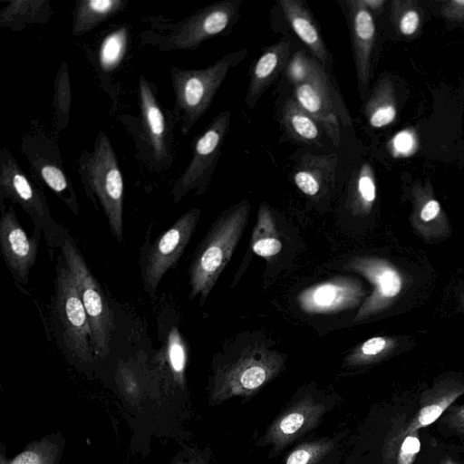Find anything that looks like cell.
<instances>
[{
    "label": "cell",
    "mask_w": 464,
    "mask_h": 464,
    "mask_svg": "<svg viewBox=\"0 0 464 464\" xmlns=\"http://www.w3.org/2000/svg\"><path fill=\"white\" fill-rule=\"evenodd\" d=\"M138 99L137 116L122 114L117 119L130 134L139 160L150 170L162 172L174 162L177 121L173 111L161 104L157 85L143 74L138 81Z\"/></svg>",
    "instance_id": "cell-1"
},
{
    "label": "cell",
    "mask_w": 464,
    "mask_h": 464,
    "mask_svg": "<svg viewBox=\"0 0 464 464\" xmlns=\"http://www.w3.org/2000/svg\"><path fill=\"white\" fill-rule=\"evenodd\" d=\"M250 204L241 200L212 224L195 251L188 268L189 299L202 305L230 260L247 224Z\"/></svg>",
    "instance_id": "cell-2"
},
{
    "label": "cell",
    "mask_w": 464,
    "mask_h": 464,
    "mask_svg": "<svg viewBox=\"0 0 464 464\" xmlns=\"http://www.w3.org/2000/svg\"><path fill=\"white\" fill-rule=\"evenodd\" d=\"M86 196L98 209L100 203L118 243L123 241L124 182L113 146L99 130L92 150H83L77 169Z\"/></svg>",
    "instance_id": "cell-3"
},
{
    "label": "cell",
    "mask_w": 464,
    "mask_h": 464,
    "mask_svg": "<svg viewBox=\"0 0 464 464\" xmlns=\"http://www.w3.org/2000/svg\"><path fill=\"white\" fill-rule=\"evenodd\" d=\"M246 48L229 53L203 69H182L170 66L169 75L174 92L172 109L183 136L206 113L216 92L229 71L247 56Z\"/></svg>",
    "instance_id": "cell-4"
},
{
    "label": "cell",
    "mask_w": 464,
    "mask_h": 464,
    "mask_svg": "<svg viewBox=\"0 0 464 464\" xmlns=\"http://www.w3.org/2000/svg\"><path fill=\"white\" fill-rule=\"evenodd\" d=\"M243 0L218 1L174 24H160V32L140 34L143 44L160 52L196 51L205 41L230 28L237 20Z\"/></svg>",
    "instance_id": "cell-5"
},
{
    "label": "cell",
    "mask_w": 464,
    "mask_h": 464,
    "mask_svg": "<svg viewBox=\"0 0 464 464\" xmlns=\"http://www.w3.org/2000/svg\"><path fill=\"white\" fill-rule=\"evenodd\" d=\"M285 362L284 354L276 350L245 348L215 371L212 400L221 403L234 397L251 399L284 370Z\"/></svg>",
    "instance_id": "cell-6"
},
{
    "label": "cell",
    "mask_w": 464,
    "mask_h": 464,
    "mask_svg": "<svg viewBox=\"0 0 464 464\" xmlns=\"http://www.w3.org/2000/svg\"><path fill=\"white\" fill-rule=\"evenodd\" d=\"M51 317L59 348L75 358L90 360L93 347L89 319L62 256L55 267Z\"/></svg>",
    "instance_id": "cell-7"
},
{
    "label": "cell",
    "mask_w": 464,
    "mask_h": 464,
    "mask_svg": "<svg viewBox=\"0 0 464 464\" xmlns=\"http://www.w3.org/2000/svg\"><path fill=\"white\" fill-rule=\"evenodd\" d=\"M61 256L76 285L87 314L92 335L93 352L100 357L111 350L115 328L113 312L102 285L92 275L74 239L67 229L59 246Z\"/></svg>",
    "instance_id": "cell-8"
},
{
    "label": "cell",
    "mask_w": 464,
    "mask_h": 464,
    "mask_svg": "<svg viewBox=\"0 0 464 464\" xmlns=\"http://www.w3.org/2000/svg\"><path fill=\"white\" fill-rule=\"evenodd\" d=\"M9 199L30 217L51 248L59 247L66 228L57 223L50 211L43 187L26 174L10 150L0 149V203Z\"/></svg>",
    "instance_id": "cell-9"
},
{
    "label": "cell",
    "mask_w": 464,
    "mask_h": 464,
    "mask_svg": "<svg viewBox=\"0 0 464 464\" xmlns=\"http://www.w3.org/2000/svg\"><path fill=\"white\" fill-rule=\"evenodd\" d=\"M20 147L30 165L33 179L52 190L74 215H78L81 208L57 141L36 122L32 123L24 134Z\"/></svg>",
    "instance_id": "cell-10"
},
{
    "label": "cell",
    "mask_w": 464,
    "mask_h": 464,
    "mask_svg": "<svg viewBox=\"0 0 464 464\" xmlns=\"http://www.w3.org/2000/svg\"><path fill=\"white\" fill-rule=\"evenodd\" d=\"M200 209L194 208L182 216L151 244L144 242L140 253V269L144 291L150 299L156 295L163 276L174 268L196 229Z\"/></svg>",
    "instance_id": "cell-11"
},
{
    "label": "cell",
    "mask_w": 464,
    "mask_h": 464,
    "mask_svg": "<svg viewBox=\"0 0 464 464\" xmlns=\"http://www.w3.org/2000/svg\"><path fill=\"white\" fill-rule=\"evenodd\" d=\"M230 120L231 111L225 110L211 121L201 134L195 137L190 161L171 188L175 203L192 190L200 196L208 189L221 155Z\"/></svg>",
    "instance_id": "cell-12"
},
{
    "label": "cell",
    "mask_w": 464,
    "mask_h": 464,
    "mask_svg": "<svg viewBox=\"0 0 464 464\" xmlns=\"http://www.w3.org/2000/svg\"><path fill=\"white\" fill-rule=\"evenodd\" d=\"M335 402L314 392L302 393L288 402L256 441L260 447L270 446L275 458L294 441L314 429Z\"/></svg>",
    "instance_id": "cell-13"
},
{
    "label": "cell",
    "mask_w": 464,
    "mask_h": 464,
    "mask_svg": "<svg viewBox=\"0 0 464 464\" xmlns=\"http://www.w3.org/2000/svg\"><path fill=\"white\" fill-rule=\"evenodd\" d=\"M295 102L313 117L332 142L341 141L340 121L351 126L346 107L324 68L316 62L313 75L303 83L293 86Z\"/></svg>",
    "instance_id": "cell-14"
},
{
    "label": "cell",
    "mask_w": 464,
    "mask_h": 464,
    "mask_svg": "<svg viewBox=\"0 0 464 464\" xmlns=\"http://www.w3.org/2000/svg\"><path fill=\"white\" fill-rule=\"evenodd\" d=\"M42 232L34 227L28 237L19 223L14 207L5 209L1 204L0 248L3 258L14 281L25 285L31 268L36 262Z\"/></svg>",
    "instance_id": "cell-15"
},
{
    "label": "cell",
    "mask_w": 464,
    "mask_h": 464,
    "mask_svg": "<svg viewBox=\"0 0 464 464\" xmlns=\"http://www.w3.org/2000/svg\"><path fill=\"white\" fill-rule=\"evenodd\" d=\"M344 267L365 276L373 285L372 294L361 305L353 322L375 314L388 305L401 290L400 274L386 261L372 256L351 258Z\"/></svg>",
    "instance_id": "cell-16"
},
{
    "label": "cell",
    "mask_w": 464,
    "mask_h": 464,
    "mask_svg": "<svg viewBox=\"0 0 464 464\" xmlns=\"http://www.w3.org/2000/svg\"><path fill=\"white\" fill-rule=\"evenodd\" d=\"M363 295V287L357 278L338 276L304 289L296 302L306 314H334L354 308Z\"/></svg>",
    "instance_id": "cell-17"
},
{
    "label": "cell",
    "mask_w": 464,
    "mask_h": 464,
    "mask_svg": "<svg viewBox=\"0 0 464 464\" xmlns=\"http://www.w3.org/2000/svg\"><path fill=\"white\" fill-rule=\"evenodd\" d=\"M343 4L351 36L358 89L362 97L371 79L375 23L363 0H344Z\"/></svg>",
    "instance_id": "cell-18"
},
{
    "label": "cell",
    "mask_w": 464,
    "mask_h": 464,
    "mask_svg": "<svg viewBox=\"0 0 464 464\" xmlns=\"http://www.w3.org/2000/svg\"><path fill=\"white\" fill-rule=\"evenodd\" d=\"M130 47V29L127 24L114 25L101 37L90 60L101 81V85L109 93L110 81L120 71Z\"/></svg>",
    "instance_id": "cell-19"
},
{
    "label": "cell",
    "mask_w": 464,
    "mask_h": 464,
    "mask_svg": "<svg viewBox=\"0 0 464 464\" xmlns=\"http://www.w3.org/2000/svg\"><path fill=\"white\" fill-rule=\"evenodd\" d=\"M277 4L292 30L324 68L332 65V55L312 13L302 0H278Z\"/></svg>",
    "instance_id": "cell-20"
},
{
    "label": "cell",
    "mask_w": 464,
    "mask_h": 464,
    "mask_svg": "<svg viewBox=\"0 0 464 464\" xmlns=\"http://www.w3.org/2000/svg\"><path fill=\"white\" fill-rule=\"evenodd\" d=\"M291 42L283 39L267 46L257 58L251 71L245 103L253 109L261 95L285 70L290 58Z\"/></svg>",
    "instance_id": "cell-21"
},
{
    "label": "cell",
    "mask_w": 464,
    "mask_h": 464,
    "mask_svg": "<svg viewBox=\"0 0 464 464\" xmlns=\"http://www.w3.org/2000/svg\"><path fill=\"white\" fill-rule=\"evenodd\" d=\"M464 393V383L450 382L436 384L421 397L420 409L401 433L418 431L436 421Z\"/></svg>",
    "instance_id": "cell-22"
},
{
    "label": "cell",
    "mask_w": 464,
    "mask_h": 464,
    "mask_svg": "<svg viewBox=\"0 0 464 464\" xmlns=\"http://www.w3.org/2000/svg\"><path fill=\"white\" fill-rule=\"evenodd\" d=\"M336 162V154H305L295 169V185L307 196L318 195L324 185L333 179Z\"/></svg>",
    "instance_id": "cell-23"
},
{
    "label": "cell",
    "mask_w": 464,
    "mask_h": 464,
    "mask_svg": "<svg viewBox=\"0 0 464 464\" xmlns=\"http://www.w3.org/2000/svg\"><path fill=\"white\" fill-rule=\"evenodd\" d=\"M127 0H77L72 12V34L82 36L122 12Z\"/></svg>",
    "instance_id": "cell-24"
},
{
    "label": "cell",
    "mask_w": 464,
    "mask_h": 464,
    "mask_svg": "<svg viewBox=\"0 0 464 464\" xmlns=\"http://www.w3.org/2000/svg\"><path fill=\"white\" fill-rule=\"evenodd\" d=\"M53 14L50 0H14L0 10V28L22 31L28 24H46Z\"/></svg>",
    "instance_id": "cell-25"
},
{
    "label": "cell",
    "mask_w": 464,
    "mask_h": 464,
    "mask_svg": "<svg viewBox=\"0 0 464 464\" xmlns=\"http://www.w3.org/2000/svg\"><path fill=\"white\" fill-rule=\"evenodd\" d=\"M281 121L295 140L316 144L321 140V126L290 97L283 106ZM323 130V129H322Z\"/></svg>",
    "instance_id": "cell-26"
},
{
    "label": "cell",
    "mask_w": 464,
    "mask_h": 464,
    "mask_svg": "<svg viewBox=\"0 0 464 464\" xmlns=\"http://www.w3.org/2000/svg\"><path fill=\"white\" fill-rule=\"evenodd\" d=\"M392 82L382 79L378 82L364 107L365 116L372 127L382 128L396 117V101Z\"/></svg>",
    "instance_id": "cell-27"
},
{
    "label": "cell",
    "mask_w": 464,
    "mask_h": 464,
    "mask_svg": "<svg viewBox=\"0 0 464 464\" xmlns=\"http://www.w3.org/2000/svg\"><path fill=\"white\" fill-rule=\"evenodd\" d=\"M251 247L255 254L262 257L274 256L282 249L274 217L266 202H262L258 208Z\"/></svg>",
    "instance_id": "cell-28"
},
{
    "label": "cell",
    "mask_w": 464,
    "mask_h": 464,
    "mask_svg": "<svg viewBox=\"0 0 464 464\" xmlns=\"http://www.w3.org/2000/svg\"><path fill=\"white\" fill-rule=\"evenodd\" d=\"M72 93L68 65L63 62L53 81V109L54 127L57 133L63 131L68 125L72 109Z\"/></svg>",
    "instance_id": "cell-29"
},
{
    "label": "cell",
    "mask_w": 464,
    "mask_h": 464,
    "mask_svg": "<svg viewBox=\"0 0 464 464\" xmlns=\"http://www.w3.org/2000/svg\"><path fill=\"white\" fill-rule=\"evenodd\" d=\"M334 448V441L330 438L304 442L289 453L285 464H318Z\"/></svg>",
    "instance_id": "cell-30"
},
{
    "label": "cell",
    "mask_w": 464,
    "mask_h": 464,
    "mask_svg": "<svg viewBox=\"0 0 464 464\" xmlns=\"http://www.w3.org/2000/svg\"><path fill=\"white\" fill-rule=\"evenodd\" d=\"M391 346V341L385 337H372L347 354L344 358V364L354 367L373 362L387 353Z\"/></svg>",
    "instance_id": "cell-31"
},
{
    "label": "cell",
    "mask_w": 464,
    "mask_h": 464,
    "mask_svg": "<svg viewBox=\"0 0 464 464\" xmlns=\"http://www.w3.org/2000/svg\"><path fill=\"white\" fill-rule=\"evenodd\" d=\"M354 202L362 211L371 209L376 198V186L372 167L363 163L353 180Z\"/></svg>",
    "instance_id": "cell-32"
},
{
    "label": "cell",
    "mask_w": 464,
    "mask_h": 464,
    "mask_svg": "<svg viewBox=\"0 0 464 464\" xmlns=\"http://www.w3.org/2000/svg\"><path fill=\"white\" fill-rule=\"evenodd\" d=\"M304 50L297 51L289 58L285 68L287 80L294 85L307 82L313 75L316 63Z\"/></svg>",
    "instance_id": "cell-33"
},
{
    "label": "cell",
    "mask_w": 464,
    "mask_h": 464,
    "mask_svg": "<svg viewBox=\"0 0 464 464\" xmlns=\"http://www.w3.org/2000/svg\"><path fill=\"white\" fill-rule=\"evenodd\" d=\"M401 435L402 440L397 453V464H412L420 450L418 431Z\"/></svg>",
    "instance_id": "cell-34"
},
{
    "label": "cell",
    "mask_w": 464,
    "mask_h": 464,
    "mask_svg": "<svg viewBox=\"0 0 464 464\" xmlns=\"http://www.w3.org/2000/svg\"><path fill=\"white\" fill-rule=\"evenodd\" d=\"M420 24L419 13L413 8H408L401 12L398 17V26L401 34L404 35H411L418 29Z\"/></svg>",
    "instance_id": "cell-35"
},
{
    "label": "cell",
    "mask_w": 464,
    "mask_h": 464,
    "mask_svg": "<svg viewBox=\"0 0 464 464\" xmlns=\"http://www.w3.org/2000/svg\"><path fill=\"white\" fill-rule=\"evenodd\" d=\"M443 422L457 432L464 435V405L452 407L442 418Z\"/></svg>",
    "instance_id": "cell-36"
},
{
    "label": "cell",
    "mask_w": 464,
    "mask_h": 464,
    "mask_svg": "<svg viewBox=\"0 0 464 464\" xmlns=\"http://www.w3.org/2000/svg\"><path fill=\"white\" fill-rule=\"evenodd\" d=\"M393 147L399 154L406 155L414 146V137L407 130L399 132L392 140Z\"/></svg>",
    "instance_id": "cell-37"
},
{
    "label": "cell",
    "mask_w": 464,
    "mask_h": 464,
    "mask_svg": "<svg viewBox=\"0 0 464 464\" xmlns=\"http://www.w3.org/2000/svg\"><path fill=\"white\" fill-rule=\"evenodd\" d=\"M442 14L453 20H464V0L447 2L442 6Z\"/></svg>",
    "instance_id": "cell-38"
},
{
    "label": "cell",
    "mask_w": 464,
    "mask_h": 464,
    "mask_svg": "<svg viewBox=\"0 0 464 464\" xmlns=\"http://www.w3.org/2000/svg\"><path fill=\"white\" fill-rule=\"evenodd\" d=\"M440 212V206L435 199H430L425 203L420 210V218L425 221H430L434 219Z\"/></svg>",
    "instance_id": "cell-39"
},
{
    "label": "cell",
    "mask_w": 464,
    "mask_h": 464,
    "mask_svg": "<svg viewBox=\"0 0 464 464\" xmlns=\"http://www.w3.org/2000/svg\"><path fill=\"white\" fill-rule=\"evenodd\" d=\"M12 464H40V460L36 454L28 451L18 456Z\"/></svg>",
    "instance_id": "cell-40"
},
{
    "label": "cell",
    "mask_w": 464,
    "mask_h": 464,
    "mask_svg": "<svg viewBox=\"0 0 464 464\" xmlns=\"http://www.w3.org/2000/svg\"><path fill=\"white\" fill-rule=\"evenodd\" d=\"M364 5L367 8L372 11H380L384 5L383 0H363Z\"/></svg>",
    "instance_id": "cell-41"
},
{
    "label": "cell",
    "mask_w": 464,
    "mask_h": 464,
    "mask_svg": "<svg viewBox=\"0 0 464 464\" xmlns=\"http://www.w3.org/2000/svg\"><path fill=\"white\" fill-rule=\"evenodd\" d=\"M446 464H453V463H451V462L450 461V462H448V463H446Z\"/></svg>",
    "instance_id": "cell-42"
}]
</instances>
